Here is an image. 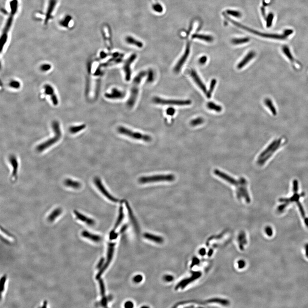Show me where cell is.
Masks as SVG:
<instances>
[{
  "label": "cell",
  "instance_id": "obj_1",
  "mask_svg": "<svg viewBox=\"0 0 308 308\" xmlns=\"http://www.w3.org/2000/svg\"><path fill=\"white\" fill-rule=\"evenodd\" d=\"M214 173L215 176L235 187L236 196L237 200L240 201L243 199L248 204L251 202V198L248 190V182L246 178L241 177L238 179H235L227 173L218 169H214Z\"/></svg>",
  "mask_w": 308,
  "mask_h": 308
},
{
  "label": "cell",
  "instance_id": "obj_2",
  "mask_svg": "<svg viewBox=\"0 0 308 308\" xmlns=\"http://www.w3.org/2000/svg\"><path fill=\"white\" fill-rule=\"evenodd\" d=\"M224 16L228 20L230 21L231 22L235 25L236 26L239 28H242L245 31L249 32L251 33H253L257 36H260L262 37L266 38L271 39H277V40H285L290 35H291L293 33V31L291 30H287L285 31L282 33H264L260 32L258 31H255L251 28H248L247 27L243 25L240 23L236 22L235 21L231 19H230L229 17L224 14Z\"/></svg>",
  "mask_w": 308,
  "mask_h": 308
},
{
  "label": "cell",
  "instance_id": "obj_3",
  "mask_svg": "<svg viewBox=\"0 0 308 308\" xmlns=\"http://www.w3.org/2000/svg\"><path fill=\"white\" fill-rule=\"evenodd\" d=\"M10 12L9 16L7 20V22L3 31V33L1 37L0 45H1V52L2 51L3 48L6 45L8 39V33L12 26L13 21L15 15L18 11L19 2L18 0H12L9 3Z\"/></svg>",
  "mask_w": 308,
  "mask_h": 308
},
{
  "label": "cell",
  "instance_id": "obj_4",
  "mask_svg": "<svg viewBox=\"0 0 308 308\" xmlns=\"http://www.w3.org/2000/svg\"><path fill=\"white\" fill-rule=\"evenodd\" d=\"M146 72L142 71L138 74L134 79L130 90V96L127 102V105L129 108H133L135 105L138 96L140 85L143 78L146 76Z\"/></svg>",
  "mask_w": 308,
  "mask_h": 308
},
{
  "label": "cell",
  "instance_id": "obj_5",
  "mask_svg": "<svg viewBox=\"0 0 308 308\" xmlns=\"http://www.w3.org/2000/svg\"><path fill=\"white\" fill-rule=\"evenodd\" d=\"M282 139L275 140L273 141L258 156L257 163L261 166L267 161L281 145Z\"/></svg>",
  "mask_w": 308,
  "mask_h": 308
},
{
  "label": "cell",
  "instance_id": "obj_6",
  "mask_svg": "<svg viewBox=\"0 0 308 308\" xmlns=\"http://www.w3.org/2000/svg\"><path fill=\"white\" fill-rule=\"evenodd\" d=\"M52 127L55 133L54 136L37 146V150L38 152H42L49 148L50 146L57 143L61 139L62 134L59 123L57 121L54 122L52 125Z\"/></svg>",
  "mask_w": 308,
  "mask_h": 308
},
{
  "label": "cell",
  "instance_id": "obj_7",
  "mask_svg": "<svg viewBox=\"0 0 308 308\" xmlns=\"http://www.w3.org/2000/svg\"><path fill=\"white\" fill-rule=\"evenodd\" d=\"M117 131L121 134L128 136L134 139L142 140L146 142H150L152 140V138L149 135L142 134L138 132H133L124 127H119L117 128Z\"/></svg>",
  "mask_w": 308,
  "mask_h": 308
},
{
  "label": "cell",
  "instance_id": "obj_8",
  "mask_svg": "<svg viewBox=\"0 0 308 308\" xmlns=\"http://www.w3.org/2000/svg\"><path fill=\"white\" fill-rule=\"evenodd\" d=\"M175 178H176V177L173 174L157 175V176L142 177L139 179V182L141 184L149 183L156 182H162V181L170 182L174 181L175 180Z\"/></svg>",
  "mask_w": 308,
  "mask_h": 308
},
{
  "label": "cell",
  "instance_id": "obj_9",
  "mask_svg": "<svg viewBox=\"0 0 308 308\" xmlns=\"http://www.w3.org/2000/svg\"><path fill=\"white\" fill-rule=\"evenodd\" d=\"M153 102L157 104L161 105H175L179 106L188 105L191 104V102L190 100H169V99H163L161 98L156 97L153 99Z\"/></svg>",
  "mask_w": 308,
  "mask_h": 308
},
{
  "label": "cell",
  "instance_id": "obj_10",
  "mask_svg": "<svg viewBox=\"0 0 308 308\" xmlns=\"http://www.w3.org/2000/svg\"><path fill=\"white\" fill-rule=\"evenodd\" d=\"M115 246V243H110L108 244V254H107V259L106 262L100 271L97 274L96 276V279H100L103 273L105 271L106 269L108 268L110 262L113 259V255H114V251Z\"/></svg>",
  "mask_w": 308,
  "mask_h": 308
},
{
  "label": "cell",
  "instance_id": "obj_11",
  "mask_svg": "<svg viewBox=\"0 0 308 308\" xmlns=\"http://www.w3.org/2000/svg\"><path fill=\"white\" fill-rule=\"evenodd\" d=\"M94 182L97 188L100 190V192L105 197H107L108 200H110L111 201L114 202H118L120 201L119 200L113 197L110 194L108 193L107 190L105 189V187H104L103 184L102 183V181H101V179L99 178L98 177H96L94 178Z\"/></svg>",
  "mask_w": 308,
  "mask_h": 308
},
{
  "label": "cell",
  "instance_id": "obj_12",
  "mask_svg": "<svg viewBox=\"0 0 308 308\" xmlns=\"http://www.w3.org/2000/svg\"><path fill=\"white\" fill-rule=\"evenodd\" d=\"M137 57V55L135 54L132 55L126 61H125L123 65V70L125 74V78L127 81H129L131 79L132 76V71H131V65L134 62Z\"/></svg>",
  "mask_w": 308,
  "mask_h": 308
},
{
  "label": "cell",
  "instance_id": "obj_13",
  "mask_svg": "<svg viewBox=\"0 0 308 308\" xmlns=\"http://www.w3.org/2000/svg\"><path fill=\"white\" fill-rule=\"evenodd\" d=\"M190 53V44L189 43H188L187 44L186 49H185L184 54H183L181 58L179 59V61L177 63H176V66L174 67V71L175 73H178L180 72L181 68L183 66L184 64L185 63V62L187 61V59H188V57Z\"/></svg>",
  "mask_w": 308,
  "mask_h": 308
},
{
  "label": "cell",
  "instance_id": "obj_14",
  "mask_svg": "<svg viewBox=\"0 0 308 308\" xmlns=\"http://www.w3.org/2000/svg\"><path fill=\"white\" fill-rule=\"evenodd\" d=\"M9 160L12 167L11 179L13 181H15L17 179L18 169H19V163H18V160L15 155H11L9 157Z\"/></svg>",
  "mask_w": 308,
  "mask_h": 308
},
{
  "label": "cell",
  "instance_id": "obj_15",
  "mask_svg": "<svg viewBox=\"0 0 308 308\" xmlns=\"http://www.w3.org/2000/svg\"><path fill=\"white\" fill-rule=\"evenodd\" d=\"M57 4V0H49V4H48L46 15H45V19L44 21L45 25H47L50 20L52 18V15Z\"/></svg>",
  "mask_w": 308,
  "mask_h": 308
},
{
  "label": "cell",
  "instance_id": "obj_16",
  "mask_svg": "<svg viewBox=\"0 0 308 308\" xmlns=\"http://www.w3.org/2000/svg\"><path fill=\"white\" fill-rule=\"evenodd\" d=\"M104 96L108 99H122L125 97V93L118 89L114 88L110 92L106 93Z\"/></svg>",
  "mask_w": 308,
  "mask_h": 308
},
{
  "label": "cell",
  "instance_id": "obj_17",
  "mask_svg": "<svg viewBox=\"0 0 308 308\" xmlns=\"http://www.w3.org/2000/svg\"><path fill=\"white\" fill-rule=\"evenodd\" d=\"M190 75H191V77L193 78L194 81L196 83V84L200 88L201 90L206 95L208 92L206 87L205 85L203 84L202 81L201 79L197 74L195 70H191V72H190Z\"/></svg>",
  "mask_w": 308,
  "mask_h": 308
},
{
  "label": "cell",
  "instance_id": "obj_18",
  "mask_svg": "<svg viewBox=\"0 0 308 308\" xmlns=\"http://www.w3.org/2000/svg\"><path fill=\"white\" fill-rule=\"evenodd\" d=\"M74 214L77 219L81 222L85 223L88 225L93 226L95 224V222L93 219L86 217V216L80 213L77 210L74 211Z\"/></svg>",
  "mask_w": 308,
  "mask_h": 308
},
{
  "label": "cell",
  "instance_id": "obj_19",
  "mask_svg": "<svg viewBox=\"0 0 308 308\" xmlns=\"http://www.w3.org/2000/svg\"><path fill=\"white\" fill-rule=\"evenodd\" d=\"M45 93L50 96L53 104L55 105H57L58 104V99L55 93L53 87L50 85L46 84L45 86Z\"/></svg>",
  "mask_w": 308,
  "mask_h": 308
},
{
  "label": "cell",
  "instance_id": "obj_20",
  "mask_svg": "<svg viewBox=\"0 0 308 308\" xmlns=\"http://www.w3.org/2000/svg\"><path fill=\"white\" fill-rule=\"evenodd\" d=\"M255 53L254 51H251L249 52L247 55L243 58V59L238 63L237 65V68L241 69L243 67H245L250 61H251L254 57H255Z\"/></svg>",
  "mask_w": 308,
  "mask_h": 308
},
{
  "label": "cell",
  "instance_id": "obj_21",
  "mask_svg": "<svg viewBox=\"0 0 308 308\" xmlns=\"http://www.w3.org/2000/svg\"><path fill=\"white\" fill-rule=\"evenodd\" d=\"M81 235L83 237L87 238L89 240H91L93 241L97 242L100 241L102 240V238L100 236L95 234H92L90 232L87 231H83L81 232Z\"/></svg>",
  "mask_w": 308,
  "mask_h": 308
},
{
  "label": "cell",
  "instance_id": "obj_22",
  "mask_svg": "<svg viewBox=\"0 0 308 308\" xmlns=\"http://www.w3.org/2000/svg\"><path fill=\"white\" fill-rule=\"evenodd\" d=\"M64 184L67 187L75 189H78L81 187V183L78 181H75L70 178H67L64 180Z\"/></svg>",
  "mask_w": 308,
  "mask_h": 308
},
{
  "label": "cell",
  "instance_id": "obj_23",
  "mask_svg": "<svg viewBox=\"0 0 308 308\" xmlns=\"http://www.w3.org/2000/svg\"><path fill=\"white\" fill-rule=\"evenodd\" d=\"M99 286H100V292H101V295L102 296L101 303L102 305L104 307H106L108 302V300L105 296V286H104V283L102 279H99Z\"/></svg>",
  "mask_w": 308,
  "mask_h": 308
},
{
  "label": "cell",
  "instance_id": "obj_24",
  "mask_svg": "<svg viewBox=\"0 0 308 308\" xmlns=\"http://www.w3.org/2000/svg\"><path fill=\"white\" fill-rule=\"evenodd\" d=\"M125 204H126V207L127 208L128 214H129V217H130L131 221H132V223L133 224L134 226V228H135L136 231H139V226L138 225V223H137V220H136V219H135V217H134V215L133 213L132 212V209H131L130 206L128 205L127 202H125Z\"/></svg>",
  "mask_w": 308,
  "mask_h": 308
},
{
  "label": "cell",
  "instance_id": "obj_25",
  "mask_svg": "<svg viewBox=\"0 0 308 308\" xmlns=\"http://www.w3.org/2000/svg\"><path fill=\"white\" fill-rule=\"evenodd\" d=\"M62 213V209L61 208H57L54 209L48 216L47 220L50 222H52L55 220L57 218L60 216Z\"/></svg>",
  "mask_w": 308,
  "mask_h": 308
},
{
  "label": "cell",
  "instance_id": "obj_26",
  "mask_svg": "<svg viewBox=\"0 0 308 308\" xmlns=\"http://www.w3.org/2000/svg\"><path fill=\"white\" fill-rule=\"evenodd\" d=\"M282 51H283V53H284V54H285L287 58H288L289 61H291V62L292 65H293V66L295 65V67H296L297 65H296V63H297L296 61L295 60V59H294V57L292 55L291 52L289 47L287 46H283V48H282Z\"/></svg>",
  "mask_w": 308,
  "mask_h": 308
},
{
  "label": "cell",
  "instance_id": "obj_27",
  "mask_svg": "<svg viewBox=\"0 0 308 308\" xmlns=\"http://www.w3.org/2000/svg\"><path fill=\"white\" fill-rule=\"evenodd\" d=\"M144 236L146 239H149L150 241H153L158 243H162L163 241H164V240H163L162 237H160L158 236L155 235H152V234H150V233H145V234H144Z\"/></svg>",
  "mask_w": 308,
  "mask_h": 308
},
{
  "label": "cell",
  "instance_id": "obj_28",
  "mask_svg": "<svg viewBox=\"0 0 308 308\" xmlns=\"http://www.w3.org/2000/svg\"><path fill=\"white\" fill-rule=\"evenodd\" d=\"M192 38L198 39L201 40H204L206 42L211 43L213 41V38L211 36L202 35V34H194L192 35Z\"/></svg>",
  "mask_w": 308,
  "mask_h": 308
},
{
  "label": "cell",
  "instance_id": "obj_29",
  "mask_svg": "<svg viewBox=\"0 0 308 308\" xmlns=\"http://www.w3.org/2000/svg\"><path fill=\"white\" fill-rule=\"evenodd\" d=\"M265 103L266 106L268 108L269 110L271 111V113L273 115H276L277 114V110H276V108L274 107L275 106L273 104L272 101L270 98H267L265 100Z\"/></svg>",
  "mask_w": 308,
  "mask_h": 308
},
{
  "label": "cell",
  "instance_id": "obj_30",
  "mask_svg": "<svg viewBox=\"0 0 308 308\" xmlns=\"http://www.w3.org/2000/svg\"><path fill=\"white\" fill-rule=\"evenodd\" d=\"M123 218H124V212H123V208L122 206H121L120 208V209H119V216H118V219H117V220H116V223L115 224L113 230L112 231H115L116 229L120 225V224L121 223L122 221L123 220Z\"/></svg>",
  "mask_w": 308,
  "mask_h": 308
},
{
  "label": "cell",
  "instance_id": "obj_31",
  "mask_svg": "<svg viewBox=\"0 0 308 308\" xmlns=\"http://www.w3.org/2000/svg\"><path fill=\"white\" fill-rule=\"evenodd\" d=\"M126 41L128 43L133 45H135V46H137L139 48H142L143 46V43L141 42H140L139 41L136 40L132 37H127L126 38Z\"/></svg>",
  "mask_w": 308,
  "mask_h": 308
},
{
  "label": "cell",
  "instance_id": "obj_32",
  "mask_svg": "<svg viewBox=\"0 0 308 308\" xmlns=\"http://www.w3.org/2000/svg\"><path fill=\"white\" fill-rule=\"evenodd\" d=\"M86 127V126L85 124H82L79 126H74L71 127L69 128V131L72 134H76L84 130Z\"/></svg>",
  "mask_w": 308,
  "mask_h": 308
},
{
  "label": "cell",
  "instance_id": "obj_33",
  "mask_svg": "<svg viewBox=\"0 0 308 308\" xmlns=\"http://www.w3.org/2000/svg\"><path fill=\"white\" fill-rule=\"evenodd\" d=\"M207 107L209 109L214 110L216 112H220L222 110V108L220 105H218L213 102H208L207 104Z\"/></svg>",
  "mask_w": 308,
  "mask_h": 308
},
{
  "label": "cell",
  "instance_id": "obj_34",
  "mask_svg": "<svg viewBox=\"0 0 308 308\" xmlns=\"http://www.w3.org/2000/svg\"><path fill=\"white\" fill-rule=\"evenodd\" d=\"M216 84H217V80L215 79H213L212 81H211V84H210L209 90L208 91L207 93L206 94V96L208 98H210L212 96V93L213 92L215 88Z\"/></svg>",
  "mask_w": 308,
  "mask_h": 308
},
{
  "label": "cell",
  "instance_id": "obj_35",
  "mask_svg": "<svg viewBox=\"0 0 308 308\" xmlns=\"http://www.w3.org/2000/svg\"><path fill=\"white\" fill-rule=\"evenodd\" d=\"M249 39L248 37L243 38L234 39H232L231 43L235 45L241 44L249 42Z\"/></svg>",
  "mask_w": 308,
  "mask_h": 308
},
{
  "label": "cell",
  "instance_id": "obj_36",
  "mask_svg": "<svg viewBox=\"0 0 308 308\" xmlns=\"http://www.w3.org/2000/svg\"><path fill=\"white\" fill-rule=\"evenodd\" d=\"M203 122H204V120L202 118H201V117H199V118L194 119L193 120L190 122V123L191 126H198V125L202 124Z\"/></svg>",
  "mask_w": 308,
  "mask_h": 308
},
{
  "label": "cell",
  "instance_id": "obj_37",
  "mask_svg": "<svg viewBox=\"0 0 308 308\" xmlns=\"http://www.w3.org/2000/svg\"><path fill=\"white\" fill-rule=\"evenodd\" d=\"M274 15L273 13H270L266 18V25L267 27H270L272 25Z\"/></svg>",
  "mask_w": 308,
  "mask_h": 308
},
{
  "label": "cell",
  "instance_id": "obj_38",
  "mask_svg": "<svg viewBox=\"0 0 308 308\" xmlns=\"http://www.w3.org/2000/svg\"><path fill=\"white\" fill-rule=\"evenodd\" d=\"M226 13L228 14L232 15L237 18H240L241 16V14L240 12L235 10H227Z\"/></svg>",
  "mask_w": 308,
  "mask_h": 308
},
{
  "label": "cell",
  "instance_id": "obj_39",
  "mask_svg": "<svg viewBox=\"0 0 308 308\" xmlns=\"http://www.w3.org/2000/svg\"><path fill=\"white\" fill-rule=\"evenodd\" d=\"M7 280V276L6 275H4L2 277L0 281V288H1V293L4 291V287H5V283Z\"/></svg>",
  "mask_w": 308,
  "mask_h": 308
},
{
  "label": "cell",
  "instance_id": "obj_40",
  "mask_svg": "<svg viewBox=\"0 0 308 308\" xmlns=\"http://www.w3.org/2000/svg\"><path fill=\"white\" fill-rule=\"evenodd\" d=\"M9 85H10V86L11 87L15 88V89H18V88H19L20 86V84L19 82V81H16V80L11 81Z\"/></svg>",
  "mask_w": 308,
  "mask_h": 308
},
{
  "label": "cell",
  "instance_id": "obj_41",
  "mask_svg": "<svg viewBox=\"0 0 308 308\" xmlns=\"http://www.w3.org/2000/svg\"><path fill=\"white\" fill-rule=\"evenodd\" d=\"M143 278L142 276L140 275H136L134 277L133 281L135 283H139L141 282L143 280Z\"/></svg>",
  "mask_w": 308,
  "mask_h": 308
},
{
  "label": "cell",
  "instance_id": "obj_42",
  "mask_svg": "<svg viewBox=\"0 0 308 308\" xmlns=\"http://www.w3.org/2000/svg\"><path fill=\"white\" fill-rule=\"evenodd\" d=\"M118 237V234L115 232V231H111L110 234V240H114L116 239Z\"/></svg>",
  "mask_w": 308,
  "mask_h": 308
},
{
  "label": "cell",
  "instance_id": "obj_43",
  "mask_svg": "<svg viewBox=\"0 0 308 308\" xmlns=\"http://www.w3.org/2000/svg\"><path fill=\"white\" fill-rule=\"evenodd\" d=\"M51 68V66L49 64H43L41 67V70H43V71H49Z\"/></svg>",
  "mask_w": 308,
  "mask_h": 308
},
{
  "label": "cell",
  "instance_id": "obj_44",
  "mask_svg": "<svg viewBox=\"0 0 308 308\" xmlns=\"http://www.w3.org/2000/svg\"><path fill=\"white\" fill-rule=\"evenodd\" d=\"M104 258H102L100 259V261L98 262V264L97 265V268L98 269H101V268L103 266L104 264Z\"/></svg>",
  "mask_w": 308,
  "mask_h": 308
},
{
  "label": "cell",
  "instance_id": "obj_45",
  "mask_svg": "<svg viewBox=\"0 0 308 308\" xmlns=\"http://www.w3.org/2000/svg\"><path fill=\"white\" fill-rule=\"evenodd\" d=\"M207 61V57L206 56H204L200 57L199 60V63L202 65H203L206 63Z\"/></svg>",
  "mask_w": 308,
  "mask_h": 308
},
{
  "label": "cell",
  "instance_id": "obj_46",
  "mask_svg": "<svg viewBox=\"0 0 308 308\" xmlns=\"http://www.w3.org/2000/svg\"><path fill=\"white\" fill-rule=\"evenodd\" d=\"M166 113L169 115H173L175 113V109L172 108H169L166 110Z\"/></svg>",
  "mask_w": 308,
  "mask_h": 308
},
{
  "label": "cell",
  "instance_id": "obj_47",
  "mask_svg": "<svg viewBox=\"0 0 308 308\" xmlns=\"http://www.w3.org/2000/svg\"><path fill=\"white\" fill-rule=\"evenodd\" d=\"M153 8H154V9L155 10V11L158 12H162V10H163L162 7H161V6H160V5H159V4H158L155 5V6L153 7Z\"/></svg>",
  "mask_w": 308,
  "mask_h": 308
},
{
  "label": "cell",
  "instance_id": "obj_48",
  "mask_svg": "<svg viewBox=\"0 0 308 308\" xmlns=\"http://www.w3.org/2000/svg\"><path fill=\"white\" fill-rule=\"evenodd\" d=\"M164 280L166 282H171L173 279V277L170 275H166L164 277Z\"/></svg>",
  "mask_w": 308,
  "mask_h": 308
},
{
  "label": "cell",
  "instance_id": "obj_49",
  "mask_svg": "<svg viewBox=\"0 0 308 308\" xmlns=\"http://www.w3.org/2000/svg\"><path fill=\"white\" fill-rule=\"evenodd\" d=\"M134 307V304L132 302L128 301L126 302L125 304V307L126 308H132Z\"/></svg>",
  "mask_w": 308,
  "mask_h": 308
},
{
  "label": "cell",
  "instance_id": "obj_50",
  "mask_svg": "<svg viewBox=\"0 0 308 308\" xmlns=\"http://www.w3.org/2000/svg\"><path fill=\"white\" fill-rule=\"evenodd\" d=\"M266 231L267 235L269 236H271L272 235V230L271 228H270V227H267L266 229Z\"/></svg>",
  "mask_w": 308,
  "mask_h": 308
},
{
  "label": "cell",
  "instance_id": "obj_51",
  "mask_svg": "<svg viewBox=\"0 0 308 308\" xmlns=\"http://www.w3.org/2000/svg\"><path fill=\"white\" fill-rule=\"evenodd\" d=\"M47 304H48V302H47V301H44V302H43V307H42V308L47 307Z\"/></svg>",
  "mask_w": 308,
  "mask_h": 308
},
{
  "label": "cell",
  "instance_id": "obj_52",
  "mask_svg": "<svg viewBox=\"0 0 308 308\" xmlns=\"http://www.w3.org/2000/svg\"><path fill=\"white\" fill-rule=\"evenodd\" d=\"M240 267H242L244 266V263L243 261H240Z\"/></svg>",
  "mask_w": 308,
  "mask_h": 308
}]
</instances>
